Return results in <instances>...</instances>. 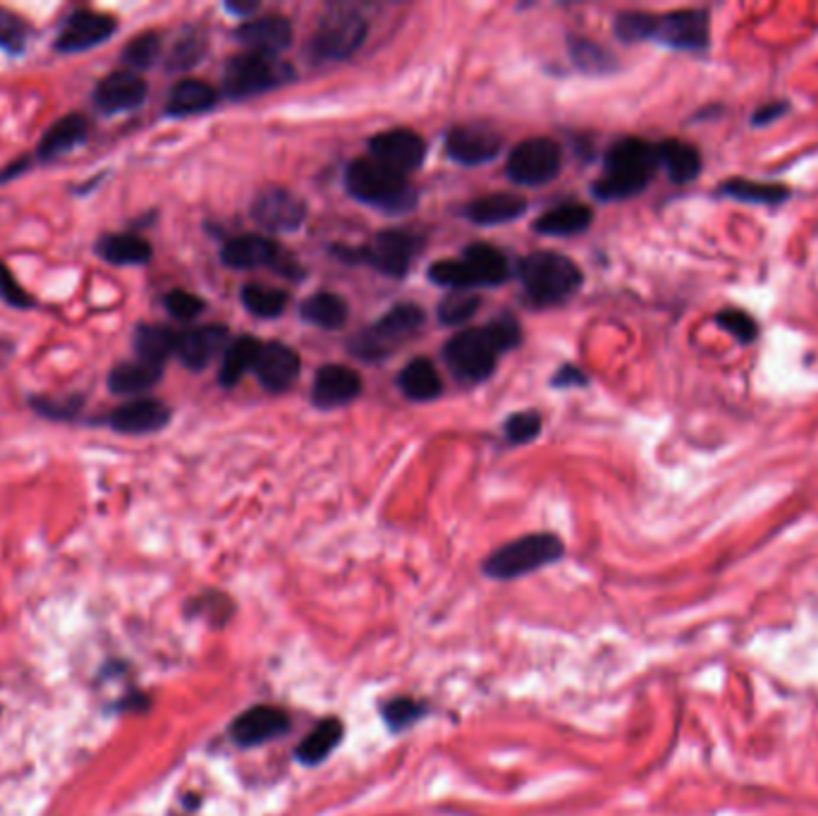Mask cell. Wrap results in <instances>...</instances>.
Listing matches in <instances>:
<instances>
[{
    "instance_id": "obj_1",
    "label": "cell",
    "mask_w": 818,
    "mask_h": 816,
    "mask_svg": "<svg viewBox=\"0 0 818 816\" xmlns=\"http://www.w3.org/2000/svg\"><path fill=\"white\" fill-rule=\"evenodd\" d=\"M658 166V151L651 141L639 137L617 139L603 161L606 173L594 182V194L603 202L635 197L654 180Z\"/></svg>"
},
{
    "instance_id": "obj_2",
    "label": "cell",
    "mask_w": 818,
    "mask_h": 816,
    "mask_svg": "<svg viewBox=\"0 0 818 816\" xmlns=\"http://www.w3.org/2000/svg\"><path fill=\"white\" fill-rule=\"evenodd\" d=\"M344 188L362 204L376 206L385 213H405L416 206V192L407 176L395 173V170L373 161L371 156L348 166Z\"/></svg>"
},
{
    "instance_id": "obj_3",
    "label": "cell",
    "mask_w": 818,
    "mask_h": 816,
    "mask_svg": "<svg viewBox=\"0 0 818 816\" xmlns=\"http://www.w3.org/2000/svg\"><path fill=\"white\" fill-rule=\"evenodd\" d=\"M520 278L531 303L553 307L580 288L582 271L563 254L534 252L520 262Z\"/></svg>"
},
{
    "instance_id": "obj_4",
    "label": "cell",
    "mask_w": 818,
    "mask_h": 816,
    "mask_svg": "<svg viewBox=\"0 0 818 816\" xmlns=\"http://www.w3.org/2000/svg\"><path fill=\"white\" fill-rule=\"evenodd\" d=\"M565 553L563 541L549 532L527 534L502 543L484 561V575L493 580H517L531 575L545 565L560 561Z\"/></svg>"
},
{
    "instance_id": "obj_5",
    "label": "cell",
    "mask_w": 818,
    "mask_h": 816,
    "mask_svg": "<svg viewBox=\"0 0 818 816\" xmlns=\"http://www.w3.org/2000/svg\"><path fill=\"white\" fill-rule=\"evenodd\" d=\"M510 276L508 259L493 245H471L463 259L436 262L428 278L450 290H471L477 285H500Z\"/></svg>"
},
{
    "instance_id": "obj_6",
    "label": "cell",
    "mask_w": 818,
    "mask_h": 816,
    "mask_svg": "<svg viewBox=\"0 0 818 816\" xmlns=\"http://www.w3.org/2000/svg\"><path fill=\"white\" fill-rule=\"evenodd\" d=\"M295 70L278 61L276 55L242 53L227 61L223 73V89L230 98H252L278 89L293 82Z\"/></svg>"
},
{
    "instance_id": "obj_7",
    "label": "cell",
    "mask_w": 818,
    "mask_h": 816,
    "mask_svg": "<svg viewBox=\"0 0 818 816\" xmlns=\"http://www.w3.org/2000/svg\"><path fill=\"white\" fill-rule=\"evenodd\" d=\"M366 20L352 8H333L321 18L309 41V59L316 63L344 61L359 51L366 39Z\"/></svg>"
},
{
    "instance_id": "obj_8",
    "label": "cell",
    "mask_w": 818,
    "mask_h": 816,
    "mask_svg": "<svg viewBox=\"0 0 818 816\" xmlns=\"http://www.w3.org/2000/svg\"><path fill=\"white\" fill-rule=\"evenodd\" d=\"M419 247H422V240L410 231H383L373 237L366 247H359V250L336 247V254L342 256L344 262L369 264L371 268L381 271V274L385 276L400 278L407 274L414 256L419 254Z\"/></svg>"
},
{
    "instance_id": "obj_9",
    "label": "cell",
    "mask_w": 818,
    "mask_h": 816,
    "mask_svg": "<svg viewBox=\"0 0 818 816\" xmlns=\"http://www.w3.org/2000/svg\"><path fill=\"white\" fill-rule=\"evenodd\" d=\"M443 354L459 381L479 383L493 374L500 350L486 328H467L445 342Z\"/></svg>"
},
{
    "instance_id": "obj_10",
    "label": "cell",
    "mask_w": 818,
    "mask_h": 816,
    "mask_svg": "<svg viewBox=\"0 0 818 816\" xmlns=\"http://www.w3.org/2000/svg\"><path fill=\"white\" fill-rule=\"evenodd\" d=\"M424 324V311L416 305H397L381 317L364 333H359L350 350L362 357V360H381L393 348H397L402 340L414 336Z\"/></svg>"
},
{
    "instance_id": "obj_11",
    "label": "cell",
    "mask_w": 818,
    "mask_h": 816,
    "mask_svg": "<svg viewBox=\"0 0 818 816\" xmlns=\"http://www.w3.org/2000/svg\"><path fill=\"white\" fill-rule=\"evenodd\" d=\"M563 166V151L553 139L534 137L517 145L508 159V178L517 184L537 188L557 178Z\"/></svg>"
},
{
    "instance_id": "obj_12",
    "label": "cell",
    "mask_w": 818,
    "mask_h": 816,
    "mask_svg": "<svg viewBox=\"0 0 818 816\" xmlns=\"http://www.w3.org/2000/svg\"><path fill=\"white\" fill-rule=\"evenodd\" d=\"M709 36L711 20L707 10H674L668 15H654L649 41L678 51L703 53L709 49Z\"/></svg>"
},
{
    "instance_id": "obj_13",
    "label": "cell",
    "mask_w": 818,
    "mask_h": 816,
    "mask_svg": "<svg viewBox=\"0 0 818 816\" xmlns=\"http://www.w3.org/2000/svg\"><path fill=\"white\" fill-rule=\"evenodd\" d=\"M115 32H118V20L115 18L100 15L94 10H75L57 32L55 49L61 53H82L106 44Z\"/></svg>"
},
{
    "instance_id": "obj_14",
    "label": "cell",
    "mask_w": 818,
    "mask_h": 816,
    "mask_svg": "<svg viewBox=\"0 0 818 816\" xmlns=\"http://www.w3.org/2000/svg\"><path fill=\"white\" fill-rule=\"evenodd\" d=\"M290 730V716L283 709L270 704H256L242 711L237 719L230 723L227 733L237 748H258L285 735Z\"/></svg>"
},
{
    "instance_id": "obj_15",
    "label": "cell",
    "mask_w": 818,
    "mask_h": 816,
    "mask_svg": "<svg viewBox=\"0 0 818 816\" xmlns=\"http://www.w3.org/2000/svg\"><path fill=\"white\" fill-rule=\"evenodd\" d=\"M369 156L385 168L407 176L424 163L426 145L424 139L412 130H387L369 141Z\"/></svg>"
},
{
    "instance_id": "obj_16",
    "label": "cell",
    "mask_w": 818,
    "mask_h": 816,
    "mask_svg": "<svg viewBox=\"0 0 818 816\" xmlns=\"http://www.w3.org/2000/svg\"><path fill=\"white\" fill-rule=\"evenodd\" d=\"M252 219L270 233H293L305 223L307 206L287 190H266L254 199Z\"/></svg>"
},
{
    "instance_id": "obj_17",
    "label": "cell",
    "mask_w": 818,
    "mask_h": 816,
    "mask_svg": "<svg viewBox=\"0 0 818 816\" xmlns=\"http://www.w3.org/2000/svg\"><path fill=\"white\" fill-rule=\"evenodd\" d=\"M147 82L132 70H120L100 80L94 89V106L106 116H118L125 110H135L147 102Z\"/></svg>"
},
{
    "instance_id": "obj_18",
    "label": "cell",
    "mask_w": 818,
    "mask_h": 816,
    "mask_svg": "<svg viewBox=\"0 0 818 816\" xmlns=\"http://www.w3.org/2000/svg\"><path fill=\"white\" fill-rule=\"evenodd\" d=\"M502 149V141L493 130L477 125L453 127L445 137V151H448L455 163L463 166H481L493 161Z\"/></svg>"
},
{
    "instance_id": "obj_19",
    "label": "cell",
    "mask_w": 818,
    "mask_h": 816,
    "mask_svg": "<svg viewBox=\"0 0 818 816\" xmlns=\"http://www.w3.org/2000/svg\"><path fill=\"white\" fill-rule=\"evenodd\" d=\"M221 262L237 271L273 266V268H278L280 274H287L285 268H295V264L283 262L280 247L276 245V242H270L268 237H262V235H240L235 240H230L221 252Z\"/></svg>"
},
{
    "instance_id": "obj_20",
    "label": "cell",
    "mask_w": 818,
    "mask_h": 816,
    "mask_svg": "<svg viewBox=\"0 0 818 816\" xmlns=\"http://www.w3.org/2000/svg\"><path fill=\"white\" fill-rule=\"evenodd\" d=\"M362 393V379L354 369L340 364H326L316 371V381L311 389V400L316 407L333 410L348 405Z\"/></svg>"
},
{
    "instance_id": "obj_21",
    "label": "cell",
    "mask_w": 818,
    "mask_h": 816,
    "mask_svg": "<svg viewBox=\"0 0 818 816\" xmlns=\"http://www.w3.org/2000/svg\"><path fill=\"white\" fill-rule=\"evenodd\" d=\"M254 371L266 391L280 393L290 389L299 377V357L293 348L283 346V342H266L258 350Z\"/></svg>"
},
{
    "instance_id": "obj_22",
    "label": "cell",
    "mask_w": 818,
    "mask_h": 816,
    "mask_svg": "<svg viewBox=\"0 0 818 816\" xmlns=\"http://www.w3.org/2000/svg\"><path fill=\"white\" fill-rule=\"evenodd\" d=\"M170 422V410L161 403V400H149V398H139L132 400V403H125L118 410L110 412L108 424L120 434H153L161 432V428Z\"/></svg>"
},
{
    "instance_id": "obj_23",
    "label": "cell",
    "mask_w": 818,
    "mask_h": 816,
    "mask_svg": "<svg viewBox=\"0 0 818 816\" xmlns=\"http://www.w3.org/2000/svg\"><path fill=\"white\" fill-rule=\"evenodd\" d=\"M227 342V328L225 326H201V328H192V331H184L180 333V340H178V357L180 362L192 369V371H199V369H206L215 357H219L225 348Z\"/></svg>"
},
{
    "instance_id": "obj_24",
    "label": "cell",
    "mask_w": 818,
    "mask_h": 816,
    "mask_svg": "<svg viewBox=\"0 0 818 816\" xmlns=\"http://www.w3.org/2000/svg\"><path fill=\"white\" fill-rule=\"evenodd\" d=\"M237 41L242 46H247L252 53H264V55H276L283 49L290 46L293 41V27L285 18H262V20H249L244 22L235 32Z\"/></svg>"
},
{
    "instance_id": "obj_25",
    "label": "cell",
    "mask_w": 818,
    "mask_h": 816,
    "mask_svg": "<svg viewBox=\"0 0 818 816\" xmlns=\"http://www.w3.org/2000/svg\"><path fill=\"white\" fill-rule=\"evenodd\" d=\"M86 137H89V120L79 116V113H70V116L49 127V133L43 135L36 153L41 161L61 159L67 151L82 147Z\"/></svg>"
},
{
    "instance_id": "obj_26",
    "label": "cell",
    "mask_w": 818,
    "mask_h": 816,
    "mask_svg": "<svg viewBox=\"0 0 818 816\" xmlns=\"http://www.w3.org/2000/svg\"><path fill=\"white\" fill-rule=\"evenodd\" d=\"M342 735L344 725L338 719H333V716H328V719L316 723L309 733L299 740L295 748V759L305 766H319L342 742Z\"/></svg>"
},
{
    "instance_id": "obj_27",
    "label": "cell",
    "mask_w": 818,
    "mask_h": 816,
    "mask_svg": "<svg viewBox=\"0 0 818 816\" xmlns=\"http://www.w3.org/2000/svg\"><path fill=\"white\" fill-rule=\"evenodd\" d=\"M215 104H219V92H215L211 84L199 80H182L170 89L166 113L172 118H187L206 113Z\"/></svg>"
},
{
    "instance_id": "obj_28",
    "label": "cell",
    "mask_w": 818,
    "mask_h": 816,
    "mask_svg": "<svg viewBox=\"0 0 818 816\" xmlns=\"http://www.w3.org/2000/svg\"><path fill=\"white\" fill-rule=\"evenodd\" d=\"M96 254L113 266H144L151 259V245L141 235L115 233L96 242Z\"/></svg>"
},
{
    "instance_id": "obj_29",
    "label": "cell",
    "mask_w": 818,
    "mask_h": 816,
    "mask_svg": "<svg viewBox=\"0 0 818 816\" xmlns=\"http://www.w3.org/2000/svg\"><path fill=\"white\" fill-rule=\"evenodd\" d=\"M527 211V202L517 194H486L467 204L465 216L477 225H500L520 219Z\"/></svg>"
},
{
    "instance_id": "obj_30",
    "label": "cell",
    "mask_w": 818,
    "mask_h": 816,
    "mask_svg": "<svg viewBox=\"0 0 818 816\" xmlns=\"http://www.w3.org/2000/svg\"><path fill=\"white\" fill-rule=\"evenodd\" d=\"M400 391L405 393V398L414 400V403H428L443 393V381L436 367L431 364L424 357H416L405 369L400 371L397 377Z\"/></svg>"
},
{
    "instance_id": "obj_31",
    "label": "cell",
    "mask_w": 818,
    "mask_h": 816,
    "mask_svg": "<svg viewBox=\"0 0 818 816\" xmlns=\"http://www.w3.org/2000/svg\"><path fill=\"white\" fill-rule=\"evenodd\" d=\"M658 163L668 170L672 182H692L701 173V153L682 139H666L656 145Z\"/></svg>"
},
{
    "instance_id": "obj_32",
    "label": "cell",
    "mask_w": 818,
    "mask_h": 816,
    "mask_svg": "<svg viewBox=\"0 0 818 816\" xmlns=\"http://www.w3.org/2000/svg\"><path fill=\"white\" fill-rule=\"evenodd\" d=\"M163 377V367L149 364V362H123L115 369H110L108 374V389L115 395H139L144 391L153 389V385L161 381Z\"/></svg>"
},
{
    "instance_id": "obj_33",
    "label": "cell",
    "mask_w": 818,
    "mask_h": 816,
    "mask_svg": "<svg viewBox=\"0 0 818 816\" xmlns=\"http://www.w3.org/2000/svg\"><path fill=\"white\" fill-rule=\"evenodd\" d=\"M594 216L592 209L584 204H563L551 211H545L541 219L534 221V231L539 235H551V237H563V235H577L584 233L592 225Z\"/></svg>"
},
{
    "instance_id": "obj_34",
    "label": "cell",
    "mask_w": 818,
    "mask_h": 816,
    "mask_svg": "<svg viewBox=\"0 0 818 816\" xmlns=\"http://www.w3.org/2000/svg\"><path fill=\"white\" fill-rule=\"evenodd\" d=\"M180 333L172 331L168 326H149L144 324L135 333V350L137 360L163 367V362L172 352H178Z\"/></svg>"
},
{
    "instance_id": "obj_35",
    "label": "cell",
    "mask_w": 818,
    "mask_h": 816,
    "mask_svg": "<svg viewBox=\"0 0 818 816\" xmlns=\"http://www.w3.org/2000/svg\"><path fill=\"white\" fill-rule=\"evenodd\" d=\"M718 194L737 199V202L746 204H764V206H778L789 197V190L785 184H773V182H756L746 178H732L725 180Z\"/></svg>"
},
{
    "instance_id": "obj_36",
    "label": "cell",
    "mask_w": 818,
    "mask_h": 816,
    "mask_svg": "<svg viewBox=\"0 0 818 816\" xmlns=\"http://www.w3.org/2000/svg\"><path fill=\"white\" fill-rule=\"evenodd\" d=\"M348 317H350L348 303L336 293H316L301 303V319L311 326L326 328V331L344 326Z\"/></svg>"
},
{
    "instance_id": "obj_37",
    "label": "cell",
    "mask_w": 818,
    "mask_h": 816,
    "mask_svg": "<svg viewBox=\"0 0 818 816\" xmlns=\"http://www.w3.org/2000/svg\"><path fill=\"white\" fill-rule=\"evenodd\" d=\"M258 350H262V342L252 336H242L237 338L233 346H227L223 352V364L219 371V381L225 389H233V385L247 374V371H254Z\"/></svg>"
},
{
    "instance_id": "obj_38",
    "label": "cell",
    "mask_w": 818,
    "mask_h": 816,
    "mask_svg": "<svg viewBox=\"0 0 818 816\" xmlns=\"http://www.w3.org/2000/svg\"><path fill=\"white\" fill-rule=\"evenodd\" d=\"M242 303L249 314H254V317L273 319V317H280V314L285 311L287 293L276 290V288H266V285L249 283V285H244V290H242Z\"/></svg>"
},
{
    "instance_id": "obj_39",
    "label": "cell",
    "mask_w": 818,
    "mask_h": 816,
    "mask_svg": "<svg viewBox=\"0 0 818 816\" xmlns=\"http://www.w3.org/2000/svg\"><path fill=\"white\" fill-rule=\"evenodd\" d=\"M570 55L574 65H577L582 73H588V75H606L610 73V70H615V61L613 55L594 44V41L588 39H572L570 41Z\"/></svg>"
},
{
    "instance_id": "obj_40",
    "label": "cell",
    "mask_w": 818,
    "mask_h": 816,
    "mask_svg": "<svg viewBox=\"0 0 818 816\" xmlns=\"http://www.w3.org/2000/svg\"><path fill=\"white\" fill-rule=\"evenodd\" d=\"M426 711H428V707L424 704V701L412 699V697L387 699L385 704L381 707L383 721H385L387 728L393 730V733H400V730H405V728L414 725L416 721H422Z\"/></svg>"
},
{
    "instance_id": "obj_41",
    "label": "cell",
    "mask_w": 818,
    "mask_h": 816,
    "mask_svg": "<svg viewBox=\"0 0 818 816\" xmlns=\"http://www.w3.org/2000/svg\"><path fill=\"white\" fill-rule=\"evenodd\" d=\"M481 299L471 290H450L438 305V321L443 326H457L469 321L479 311Z\"/></svg>"
},
{
    "instance_id": "obj_42",
    "label": "cell",
    "mask_w": 818,
    "mask_h": 816,
    "mask_svg": "<svg viewBox=\"0 0 818 816\" xmlns=\"http://www.w3.org/2000/svg\"><path fill=\"white\" fill-rule=\"evenodd\" d=\"M158 55H161V36L156 32H147L125 46L123 63L132 70H147L158 61Z\"/></svg>"
},
{
    "instance_id": "obj_43",
    "label": "cell",
    "mask_w": 818,
    "mask_h": 816,
    "mask_svg": "<svg viewBox=\"0 0 818 816\" xmlns=\"http://www.w3.org/2000/svg\"><path fill=\"white\" fill-rule=\"evenodd\" d=\"M26 36H29V27L26 22L14 15V12L0 8V51H6L10 55H18L26 46Z\"/></svg>"
},
{
    "instance_id": "obj_44",
    "label": "cell",
    "mask_w": 818,
    "mask_h": 816,
    "mask_svg": "<svg viewBox=\"0 0 818 816\" xmlns=\"http://www.w3.org/2000/svg\"><path fill=\"white\" fill-rule=\"evenodd\" d=\"M715 324L725 328V331L737 338L742 346H750V342H754L758 338V326L756 321L750 317V314L742 311V309H723L715 314Z\"/></svg>"
},
{
    "instance_id": "obj_45",
    "label": "cell",
    "mask_w": 818,
    "mask_h": 816,
    "mask_svg": "<svg viewBox=\"0 0 818 816\" xmlns=\"http://www.w3.org/2000/svg\"><path fill=\"white\" fill-rule=\"evenodd\" d=\"M204 49H206V39L201 36L199 32L184 34L182 39H178V44L172 46V53L168 59V67L176 70V73H178V70L194 67L201 61V55H204Z\"/></svg>"
},
{
    "instance_id": "obj_46",
    "label": "cell",
    "mask_w": 818,
    "mask_h": 816,
    "mask_svg": "<svg viewBox=\"0 0 818 816\" xmlns=\"http://www.w3.org/2000/svg\"><path fill=\"white\" fill-rule=\"evenodd\" d=\"M651 20L649 12H620L615 18V34L623 39L625 44H637V41H649L651 36Z\"/></svg>"
},
{
    "instance_id": "obj_47",
    "label": "cell",
    "mask_w": 818,
    "mask_h": 816,
    "mask_svg": "<svg viewBox=\"0 0 818 816\" xmlns=\"http://www.w3.org/2000/svg\"><path fill=\"white\" fill-rule=\"evenodd\" d=\"M194 611H196V615L206 618L209 623L223 625L225 621H230V615L235 613V606L227 596H223L219 592H206L204 596H199L194 601Z\"/></svg>"
},
{
    "instance_id": "obj_48",
    "label": "cell",
    "mask_w": 818,
    "mask_h": 816,
    "mask_svg": "<svg viewBox=\"0 0 818 816\" xmlns=\"http://www.w3.org/2000/svg\"><path fill=\"white\" fill-rule=\"evenodd\" d=\"M166 309L178 321H192L204 311V299L187 290H172L166 295Z\"/></svg>"
},
{
    "instance_id": "obj_49",
    "label": "cell",
    "mask_w": 818,
    "mask_h": 816,
    "mask_svg": "<svg viewBox=\"0 0 818 816\" xmlns=\"http://www.w3.org/2000/svg\"><path fill=\"white\" fill-rule=\"evenodd\" d=\"M541 432V417L537 412H517L506 422V434L510 443H529Z\"/></svg>"
},
{
    "instance_id": "obj_50",
    "label": "cell",
    "mask_w": 818,
    "mask_h": 816,
    "mask_svg": "<svg viewBox=\"0 0 818 816\" xmlns=\"http://www.w3.org/2000/svg\"><path fill=\"white\" fill-rule=\"evenodd\" d=\"M486 331H488V336H491V340L496 342L500 352H506V350L517 348V346H520V340H522L520 324H517V321L510 317V314H506V317L493 319L491 324L486 326Z\"/></svg>"
},
{
    "instance_id": "obj_51",
    "label": "cell",
    "mask_w": 818,
    "mask_h": 816,
    "mask_svg": "<svg viewBox=\"0 0 818 816\" xmlns=\"http://www.w3.org/2000/svg\"><path fill=\"white\" fill-rule=\"evenodd\" d=\"M0 297H3V303H8L14 309L32 307V297L20 288V283L14 280V276L10 274L3 262H0Z\"/></svg>"
},
{
    "instance_id": "obj_52",
    "label": "cell",
    "mask_w": 818,
    "mask_h": 816,
    "mask_svg": "<svg viewBox=\"0 0 818 816\" xmlns=\"http://www.w3.org/2000/svg\"><path fill=\"white\" fill-rule=\"evenodd\" d=\"M79 407H82L79 400H46V398L34 400V410H39L43 417L49 420H70Z\"/></svg>"
},
{
    "instance_id": "obj_53",
    "label": "cell",
    "mask_w": 818,
    "mask_h": 816,
    "mask_svg": "<svg viewBox=\"0 0 818 816\" xmlns=\"http://www.w3.org/2000/svg\"><path fill=\"white\" fill-rule=\"evenodd\" d=\"M787 110V104L785 102H773V104H766L754 110V118H752V125L761 127V125H768L773 120H778L783 113Z\"/></svg>"
},
{
    "instance_id": "obj_54",
    "label": "cell",
    "mask_w": 818,
    "mask_h": 816,
    "mask_svg": "<svg viewBox=\"0 0 818 816\" xmlns=\"http://www.w3.org/2000/svg\"><path fill=\"white\" fill-rule=\"evenodd\" d=\"M555 389H572V385H586V377L577 367H563L553 377Z\"/></svg>"
},
{
    "instance_id": "obj_55",
    "label": "cell",
    "mask_w": 818,
    "mask_h": 816,
    "mask_svg": "<svg viewBox=\"0 0 818 816\" xmlns=\"http://www.w3.org/2000/svg\"><path fill=\"white\" fill-rule=\"evenodd\" d=\"M227 10L235 12V15H249V12L256 10V3H230Z\"/></svg>"
}]
</instances>
